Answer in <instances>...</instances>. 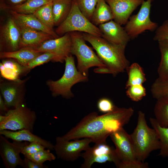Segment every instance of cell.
Listing matches in <instances>:
<instances>
[{
  "instance_id": "cell-1",
  "label": "cell",
  "mask_w": 168,
  "mask_h": 168,
  "mask_svg": "<svg viewBox=\"0 0 168 168\" xmlns=\"http://www.w3.org/2000/svg\"><path fill=\"white\" fill-rule=\"evenodd\" d=\"M134 113L132 107H117L102 115L92 112L61 137L67 140L88 138L95 143L106 141L108 136L129 122Z\"/></svg>"
},
{
  "instance_id": "cell-2",
  "label": "cell",
  "mask_w": 168,
  "mask_h": 168,
  "mask_svg": "<svg viewBox=\"0 0 168 168\" xmlns=\"http://www.w3.org/2000/svg\"><path fill=\"white\" fill-rule=\"evenodd\" d=\"M83 35L105 65L108 74L115 76L126 71L130 63L125 55L126 46L113 44L101 37L85 33Z\"/></svg>"
},
{
  "instance_id": "cell-3",
  "label": "cell",
  "mask_w": 168,
  "mask_h": 168,
  "mask_svg": "<svg viewBox=\"0 0 168 168\" xmlns=\"http://www.w3.org/2000/svg\"><path fill=\"white\" fill-rule=\"evenodd\" d=\"M130 135L136 158L140 161L144 162L152 152L159 149L157 133L155 129L148 126L145 114L141 111L138 112L136 126Z\"/></svg>"
},
{
  "instance_id": "cell-4",
  "label": "cell",
  "mask_w": 168,
  "mask_h": 168,
  "mask_svg": "<svg viewBox=\"0 0 168 168\" xmlns=\"http://www.w3.org/2000/svg\"><path fill=\"white\" fill-rule=\"evenodd\" d=\"M69 33L72 41L71 53L77 58V70L88 77L89 69L97 67L101 69L105 74H108L105 64L92 49L86 44L83 33L78 31Z\"/></svg>"
},
{
  "instance_id": "cell-5",
  "label": "cell",
  "mask_w": 168,
  "mask_h": 168,
  "mask_svg": "<svg viewBox=\"0 0 168 168\" xmlns=\"http://www.w3.org/2000/svg\"><path fill=\"white\" fill-rule=\"evenodd\" d=\"M65 62V71L62 77L55 81L49 80L46 84L53 97L61 96L68 99L74 96L71 90L72 86L77 83L87 82L88 78L77 70L72 55L67 57Z\"/></svg>"
},
{
  "instance_id": "cell-6",
  "label": "cell",
  "mask_w": 168,
  "mask_h": 168,
  "mask_svg": "<svg viewBox=\"0 0 168 168\" xmlns=\"http://www.w3.org/2000/svg\"><path fill=\"white\" fill-rule=\"evenodd\" d=\"M120 161L119 168H148L147 163L138 160L130 135L122 128L110 136Z\"/></svg>"
},
{
  "instance_id": "cell-7",
  "label": "cell",
  "mask_w": 168,
  "mask_h": 168,
  "mask_svg": "<svg viewBox=\"0 0 168 168\" xmlns=\"http://www.w3.org/2000/svg\"><path fill=\"white\" fill-rule=\"evenodd\" d=\"M73 31L102 37V32L98 27L94 25L82 13L75 0L68 15L55 30L58 35Z\"/></svg>"
},
{
  "instance_id": "cell-8",
  "label": "cell",
  "mask_w": 168,
  "mask_h": 168,
  "mask_svg": "<svg viewBox=\"0 0 168 168\" xmlns=\"http://www.w3.org/2000/svg\"><path fill=\"white\" fill-rule=\"evenodd\" d=\"M5 115V120L0 123V130L27 129L33 132L36 115L35 111L24 104L8 110Z\"/></svg>"
},
{
  "instance_id": "cell-9",
  "label": "cell",
  "mask_w": 168,
  "mask_h": 168,
  "mask_svg": "<svg viewBox=\"0 0 168 168\" xmlns=\"http://www.w3.org/2000/svg\"><path fill=\"white\" fill-rule=\"evenodd\" d=\"M152 0H144L138 13L130 16L125 24L124 28L131 39L137 38L146 30L155 31L158 26L157 23L150 18Z\"/></svg>"
},
{
  "instance_id": "cell-10",
  "label": "cell",
  "mask_w": 168,
  "mask_h": 168,
  "mask_svg": "<svg viewBox=\"0 0 168 168\" xmlns=\"http://www.w3.org/2000/svg\"><path fill=\"white\" fill-rule=\"evenodd\" d=\"M95 143L94 146L90 147L81 154L84 162L81 167L90 168L94 163H104L107 161L113 162L118 167L120 161L115 149L108 145L106 141Z\"/></svg>"
},
{
  "instance_id": "cell-11",
  "label": "cell",
  "mask_w": 168,
  "mask_h": 168,
  "mask_svg": "<svg viewBox=\"0 0 168 168\" xmlns=\"http://www.w3.org/2000/svg\"><path fill=\"white\" fill-rule=\"evenodd\" d=\"M92 142L90 138H84L72 141L67 140L61 137H57L54 145V150L57 157L67 161H73L81 156L82 151L86 150Z\"/></svg>"
},
{
  "instance_id": "cell-12",
  "label": "cell",
  "mask_w": 168,
  "mask_h": 168,
  "mask_svg": "<svg viewBox=\"0 0 168 168\" xmlns=\"http://www.w3.org/2000/svg\"><path fill=\"white\" fill-rule=\"evenodd\" d=\"M0 134V155L3 163L7 168H15L18 166L24 168L23 159L20 154L27 142L13 141L11 142Z\"/></svg>"
},
{
  "instance_id": "cell-13",
  "label": "cell",
  "mask_w": 168,
  "mask_h": 168,
  "mask_svg": "<svg viewBox=\"0 0 168 168\" xmlns=\"http://www.w3.org/2000/svg\"><path fill=\"white\" fill-rule=\"evenodd\" d=\"M28 79L8 80L0 83L1 94L7 108H15L24 104L25 84Z\"/></svg>"
},
{
  "instance_id": "cell-14",
  "label": "cell",
  "mask_w": 168,
  "mask_h": 168,
  "mask_svg": "<svg viewBox=\"0 0 168 168\" xmlns=\"http://www.w3.org/2000/svg\"><path fill=\"white\" fill-rule=\"evenodd\" d=\"M72 41L69 33L61 37L44 41L36 48L42 53L48 52L55 56V62L63 63L72 55Z\"/></svg>"
},
{
  "instance_id": "cell-15",
  "label": "cell",
  "mask_w": 168,
  "mask_h": 168,
  "mask_svg": "<svg viewBox=\"0 0 168 168\" xmlns=\"http://www.w3.org/2000/svg\"><path fill=\"white\" fill-rule=\"evenodd\" d=\"M110 7L113 20L121 25H125L132 13L144 0H105Z\"/></svg>"
},
{
  "instance_id": "cell-16",
  "label": "cell",
  "mask_w": 168,
  "mask_h": 168,
  "mask_svg": "<svg viewBox=\"0 0 168 168\" xmlns=\"http://www.w3.org/2000/svg\"><path fill=\"white\" fill-rule=\"evenodd\" d=\"M102 37L113 44L126 46L131 39L124 28L111 20L98 26Z\"/></svg>"
},
{
  "instance_id": "cell-17",
  "label": "cell",
  "mask_w": 168,
  "mask_h": 168,
  "mask_svg": "<svg viewBox=\"0 0 168 168\" xmlns=\"http://www.w3.org/2000/svg\"><path fill=\"white\" fill-rule=\"evenodd\" d=\"M1 37L9 51H16L19 49L21 33L19 27L14 19L9 17L2 27Z\"/></svg>"
},
{
  "instance_id": "cell-18",
  "label": "cell",
  "mask_w": 168,
  "mask_h": 168,
  "mask_svg": "<svg viewBox=\"0 0 168 168\" xmlns=\"http://www.w3.org/2000/svg\"><path fill=\"white\" fill-rule=\"evenodd\" d=\"M18 25L21 33L19 49L26 47L36 48L46 40L54 38L44 32Z\"/></svg>"
},
{
  "instance_id": "cell-19",
  "label": "cell",
  "mask_w": 168,
  "mask_h": 168,
  "mask_svg": "<svg viewBox=\"0 0 168 168\" xmlns=\"http://www.w3.org/2000/svg\"><path fill=\"white\" fill-rule=\"evenodd\" d=\"M10 13L18 25L47 33L54 38L59 37L55 31L48 27L33 14H25L18 13L11 9Z\"/></svg>"
},
{
  "instance_id": "cell-20",
  "label": "cell",
  "mask_w": 168,
  "mask_h": 168,
  "mask_svg": "<svg viewBox=\"0 0 168 168\" xmlns=\"http://www.w3.org/2000/svg\"><path fill=\"white\" fill-rule=\"evenodd\" d=\"M0 134L13 141H26L30 142H36L40 143L46 148L54 150V145L51 142L35 135L32 132L27 129L16 131L4 129L0 130Z\"/></svg>"
},
{
  "instance_id": "cell-21",
  "label": "cell",
  "mask_w": 168,
  "mask_h": 168,
  "mask_svg": "<svg viewBox=\"0 0 168 168\" xmlns=\"http://www.w3.org/2000/svg\"><path fill=\"white\" fill-rule=\"evenodd\" d=\"M42 53L35 48L26 47L20 48L15 51H2L0 53V58L1 59H14L25 66Z\"/></svg>"
},
{
  "instance_id": "cell-22",
  "label": "cell",
  "mask_w": 168,
  "mask_h": 168,
  "mask_svg": "<svg viewBox=\"0 0 168 168\" xmlns=\"http://www.w3.org/2000/svg\"><path fill=\"white\" fill-rule=\"evenodd\" d=\"M0 71L1 76L10 81H15L25 73L29 71L24 66L15 60L5 58L0 63Z\"/></svg>"
},
{
  "instance_id": "cell-23",
  "label": "cell",
  "mask_w": 168,
  "mask_h": 168,
  "mask_svg": "<svg viewBox=\"0 0 168 168\" xmlns=\"http://www.w3.org/2000/svg\"><path fill=\"white\" fill-rule=\"evenodd\" d=\"M111 10L105 0H98L92 15L91 21L95 25L100 24L113 19Z\"/></svg>"
},
{
  "instance_id": "cell-24",
  "label": "cell",
  "mask_w": 168,
  "mask_h": 168,
  "mask_svg": "<svg viewBox=\"0 0 168 168\" xmlns=\"http://www.w3.org/2000/svg\"><path fill=\"white\" fill-rule=\"evenodd\" d=\"M74 0H53V11L55 26H58L66 18Z\"/></svg>"
},
{
  "instance_id": "cell-25",
  "label": "cell",
  "mask_w": 168,
  "mask_h": 168,
  "mask_svg": "<svg viewBox=\"0 0 168 168\" xmlns=\"http://www.w3.org/2000/svg\"><path fill=\"white\" fill-rule=\"evenodd\" d=\"M155 119L162 127H168V96L156 99L154 106Z\"/></svg>"
},
{
  "instance_id": "cell-26",
  "label": "cell",
  "mask_w": 168,
  "mask_h": 168,
  "mask_svg": "<svg viewBox=\"0 0 168 168\" xmlns=\"http://www.w3.org/2000/svg\"><path fill=\"white\" fill-rule=\"evenodd\" d=\"M128 79L125 88L133 85L142 84L146 81L144 70L140 65L137 63L129 65L126 69Z\"/></svg>"
},
{
  "instance_id": "cell-27",
  "label": "cell",
  "mask_w": 168,
  "mask_h": 168,
  "mask_svg": "<svg viewBox=\"0 0 168 168\" xmlns=\"http://www.w3.org/2000/svg\"><path fill=\"white\" fill-rule=\"evenodd\" d=\"M149 121L152 127L156 131L160 142L158 156L168 157V127L160 126L155 118H150Z\"/></svg>"
},
{
  "instance_id": "cell-28",
  "label": "cell",
  "mask_w": 168,
  "mask_h": 168,
  "mask_svg": "<svg viewBox=\"0 0 168 168\" xmlns=\"http://www.w3.org/2000/svg\"><path fill=\"white\" fill-rule=\"evenodd\" d=\"M161 59L157 68L158 78L168 79V40L158 41Z\"/></svg>"
},
{
  "instance_id": "cell-29",
  "label": "cell",
  "mask_w": 168,
  "mask_h": 168,
  "mask_svg": "<svg viewBox=\"0 0 168 168\" xmlns=\"http://www.w3.org/2000/svg\"><path fill=\"white\" fill-rule=\"evenodd\" d=\"M33 14L45 26L53 30L55 24L53 11V1L40 7Z\"/></svg>"
},
{
  "instance_id": "cell-30",
  "label": "cell",
  "mask_w": 168,
  "mask_h": 168,
  "mask_svg": "<svg viewBox=\"0 0 168 168\" xmlns=\"http://www.w3.org/2000/svg\"><path fill=\"white\" fill-rule=\"evenodd\" d=\"M53 0H27L23 3L10 7L11 9L18 13L33 14L39 8Z\"/></svg>"
},
{
  "instance_id": "cell-31",
  "label": "cell",
  "mask_w": 168,
  "mask_h": 168,
  "mask_svg": "<svg viewBox=\"0 0 168 168\" xmlns=\"http://www.w3.org/2000/svg\"><path fill=\"white\" fill-rule=\"evenodd\" d=\"M152 97L156 100L162 97L168 96V79L156 78L151 88Z\"/></svg>"
},
{
  "instance_id": "cell-32",
  "label": "cell",
  "mask_w": 168,
  "mask_h": 168,
  "mask_svg": "<svg viewBox=\"0 0 168 168\" xmlns=\"http://www.w3.org/2000/svg\"><path fill=\"white\" fill-rule=\"evenodd\" d=\"M50 151L49 149H45L33 154L24 156V157L38 164L43 165V163L46 161H51L56 159V156Z\"/></svg>"
},
{
  "instance_id": "cell-33",
  "label": "cell",
  "mask_w": 168,
  "mask_h": 168,
  "mask_svg": "<svg viewBox=\"0 0 168 168\" xmlns=\"http://www.w3.org/2000/svg\"><path fill=\"white\" fill-rule=\"evenodd\" d=\"M82 13L91 21L98 0H75Z\"/></svg>"
},
{
  "instance_id": "cell-34",
  "label": "cell",
  "mask_w": 168,
  "mask_h": 168,
  "mask_svg": "<svg viewBox=\"0 0 168 168\" xmlns=\"http://www.w3.org/2000/svg\"><path fill=\"white\" fill-rule=\"evenodd\" d=\"M126 89V95L133 101L141 100L146 94V89L142 84L131 86Z\"/></svg>"
},
{
  "instance_id": "cell-35",
  "label": "cell",
  "mask_w": 168,
  "mask_h": 168,
  "mask_svg": "<svg viewBox=\"0 0 168 168\" xmlns=\"http://www.w3.org/2000/svg\"><path fill=\"white\" fill-rule=\"evenodd\" d=\"M55 59V56L53 54L48 52H44L37 56L25 66V67L29 71L37 66L50 61L54 62Z\"/></svg>"
},
{
  "instance_id": "cell-36",
  "label": "cell",
  "mask_w": 168,
  "mask_h": 168,
  "mask_svg": "<svg viewBox=\"0 0 168 168\" xmlns=\"http://www.w3.org/2000/svg\"><path fill=\"white\" fill-rule=\"evenodd\" d=\"M153 40L155 41L168 40V19L158 26L155 31Z\"/></svg>"
},
{
  "instance_id": "cell-37",
  "label": "cell",
  "mask_w": 168,
  "mask_h": 168,
  "mask_svg": "<svg viewBox=\"0 0 168 168\" xmlns=\"http://www.w3.org/2000/svg\"><path fill=\"white\" fill-rule=\"evenodd\" d=\"M97 106L100 112L105 114L113 111L116 107L110 99L105 97L101 98L98 100Z\"/></svg>"
},
{
  "instance_id": "cell-38",
  "label": "cell",
  "mask_w": 168,
  "mask_h": 168,
  "mask_svg": "<svg viewBox=\"0 0 168 168\" xmlns=\"http://www.w3.org/2000/svg\"><path fill=\"white\" fill-rule=\"evenodd\" d=\"M46 148L40 143L36 142H30L25 145L22 148L21 153L24 156L32 155Z\"/></svg>"
},
{
  "instance_id": "cell-39",
  "label": "cell",
  "mask_w": 168,
  "mask_h": 168,
  "mask_svg": "<svg viewBox=\"0 0 168 168\" xmlns=\"http://www.w3.org/2000/svg\"><path fill=\"white\" fill-rule=\"evenodd\" d=\"M25 167L26 168H46L48 166L43 165H40L31 160L27 157H25L23 159Z\"/></svg>"
},
{
  "instance_id": "cell-40",
  "label": "cell",
  "mask_w": 168,
  "mask_h": 168,
  "mask_svg": "<svg viewBox=\"0 0 168 168\" xmlns=\"http://www.w3.org/2000/svg\"><path fill=\"white\" fill-rule=\"evenodd\" d=\"M27 0H6L8 4L11 6L10 7L20 5L24 3Z\"/></svg>"
},
{
  "instance_id": "cell-41",
  "label": "cell",
  "mask_w": 168,
  "mask_h": 168,
  "mask_svg": "<svg viewBox=\"0 0 168 168\" xmlns=\"http://www.w3.org/2000/svg\"><path fill=\"white\" fill-rule=\"evenodd\" d=\"M0 110L1 111L6 112L8 110L1 94L0 95Z\"/></svg>"
},
{
  "instance_id": "cell-42",
  "label": "cell",
  "mask_w": 168,
  "mask_h": 168,
  "mask_svg": "<svg viewBox=\"0 0 168 168\" xmlns=\"http://www.w3.org/2000/svg\"><path fill=\"white\" fill-rule=\"evenodd\" d=\"M5 115H2L0 114V123L2 122L5 119Z\"/></svg>"
}]
</instances>
